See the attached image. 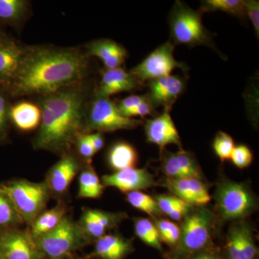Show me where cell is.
Instances as JSON below:
<instances>
[{"label": "cell", "mask_w": 259, "mask_h": 259, "mask_svg": "<svg viewBox=\"0 0 259 259\" xmlns=\"http://www.w3.org/2000/svg\"><path fill=\"white\" fill-rule=\"evenodd\" d=\"M66 212L64 204H58L53 208L40 213L30 225V233L34 241L55 229L66 217Z\"/></svg>", "instance_id": "obj_23"}, {"label": "cell", "mask_w": 259, "mask_h": 259, "mask_svg": "<svg viewBox=\"0 0 259 259\" xmlns=\"http://www.w3.org/2000/svg\"><path fill=\"white\" fill-rule=\"evenodd\" d=\"M22 223L23 221L9 197L0 187V231L11 229Z\"/></svg>", "instance_id": "obj_29"}, {"label": "cell", "mask_w": 259, "mask_h": 259, "mask_svg": "<svg viewBox=\"0 0 259 259\" xmlns=\"http://www.w3.org/2000/svg\"><path fill=\"white\" fill-rule=\"evenodd\" d=\"M145 131L148 142L159 146L161 149L170 144L182 146L180 134L170 112L163 111L155 118L146 121Z\"/></svg>", "instance_id": "obj_15"}, {"label": "cell", "mask_w": 259, "mask_h": 259, "mask_svg": "<svg viewBox=\"0 0 259 259\" xmlns=\"http://www.w3.org/2000/svg\"><path fill=\"white\" fill-rule=\"evenodd\" d=\"M9 117L20 131H33L40 125L41 111L32 102H20L10 109Z\"/></svg>", "instance_id": "obj_21"}, {"label": "cell", "mask_w": 259, "mask_h": 259, "mask_svg": "<svg viewBox=\"0 0 259 259\" xmlns=\"http://www.w3.org/2000/svg\"><path fill=\"white\" fill-rule=\"evenodd\" d=\"M141 84L130 72L122 68L106 69L102 74L96 97L109 98L115 94L131 91Z\"/></svg>", "instance_id": "obj_19"}, {"label": "cell", "mask_w": 259, "mask_h": 259, "mask_svg": "<svg viewBox=\"0 0 259 259\" xmlns=\"http://www.w3.org/2000/svg\"><path fill=\"white\" fill-rule=\"evenodd\" d=\"M41 120L33 141L35 149L64 153L85 130L86 94L79 85L44 95Z\"/></svg>", "instance_id": "obj_2"}, {"label": "cell", "mask_w": 259, "mask_h": 259, "mask_svg": "<svg viewBox=\"0 0 259 259\" xmlns=\"http://www.w3.org/2000/svg\"><path fill=\"white\" fill-rule=\"evenodd\" d=\"M148 97L154 107H163L171 111L172 106L185 89V82L180 76L169 75L148 81Z\"/></svg>", "instance_id": "obj_12"}, {"label": "cell", "mask_w": 259, "mask_h": 259, "mask_svg": "<svg viewBox=\"0 0 259 259\" xmlns=\"http://www.w3.org/2000/svg\"><path fill=\"white\" fill-rule=\"evenodd\" d=\"M241 238L246 259H254L256 250L249 228L241 226Z\"/></svg>", "instance_id": "obj_38"}, {"label": "cell", "mask_w": 259, "mask_h": 259, "mask_svg": "<svg viewBox=\"0 0 259 259\" xmlns=\"http://www.w3.org/2000/svg\"><path fill=\"white\" fill-rule=\"evenodd\" d=\"M175 45L168 41L158 47L151 52L142 62L131 70L130 74L141 83L165 77L171 75L177 69L186 73L188 67L185 63L177 61L174 56Z\"/></svg>", "instance_id": "obj_6"}, {"label": "cell", "mask_w": 259, "mask_h": 259, "mask_svg": "<svg viewBox=\"0 0 259 259\" xmlns=\"http://www.w3.org/2000/svg\"><path fill=\"white\" fill-rule=\"evenodd\" d=\"M86 240L78 223L66 216L55 229L35 240L37 248L52 258H62Z\"/></svg>", "instance_id": "obj_5"}, {"label": "cell", "mask_w": 259, "mask_h": 259, "mask_svg": "<svg viewBox=\"0 0 259 259\" xmlns=\"http://www.w3.org/2000/svg\"><path fill=\"white\" fill-rule=\"evenodd\" d=\"M131 248V243L122 236L105 234L97 240L95 253L102 259H123Z\"/></svg>", "instance_id": "obj_22"}, {"label": "cell", "mask_w": 259, "mask_h": 259, "mask_svg": "<svg viewBox=\"0 0 259 259\" xmlns=\"http://www.w3.org/2000/svg\"><path fill=\"white\" fill-rule=\"evenodd\" d=\"M41 254L30 232L13 228L0 232V259H40Z\"/></svg>", "instance_id": "obj_10"}, {"label": "cell", "mask_w": 259, "mask_h": 259, "mask_svg": "<svg viewBox=\"0 0 259 259\" xmlns=\"http://www.w3.org/2000/svg\"><path fill=\"white\" fill-rule=\"evenodd\" d=\"M76 144L79 154L86 159H90L96 153L94 150L88 134L80 135L76 139Z\"/></svg>", "instance_id": "obj_39"}, {"label": "cell", "mask_w": 259, "mask_h": 259, "mask_svg": "<svg viewBox=\"0 0 259 259\" xmlns=\"http://www.w3.org/2000/svg\"><path fill=\"white\" fill-rule=\"evenodd\" d=\"M25 48L8 37H0V85L10 90L18 73Z\"/></svg>", "instance_id": "obj_14"}, {"label": "cell", "mask_w": 259, "mask_h": 259, "mask_svg": "<svg viewBox=\"0 0 259 259\" xmlns=\"http://www.w3.org/2000/svg\"><path fill=\"white\" fill-rule=\"evenodd\" d=\"M105 187L93 167H88L79 177V198L98 199L103 194Z\"/></svg>", "instance_id": "obj_25"}, {"label": "cell", "mask_w": 259, "mask_h": 259, "mask_svg": "<svg viewBox=\"0 0 259 259\" xmlns=\"http://www.w3.org/2000/svg\"><path fill=\"white\" fill-rule=\"evenodd\" d=\"M154 108L155 107L153 106L148 97L147 100L140 104L139 106L136 107L134 110L127 112L125 117L132 118L133 117H144L146 116L152 115L154 112Z\"/></svg>", "instance_id": "obj_41"}, {"label": "cell", "mask_w": 259, "mask_h": 259, "mask_svg": "<svg viewBox=\"0 0 259 259\" xmlns=\"http://www.w3.org/2000/svg\"><path fill=\"white\" fill-rule=\"evenodd\" d=\"M80 169L77 160L69 154H64L49 170L46 182L50 192L62 194L69 188Z\"/></svg>", "instance_id": "obj_18"}, {"label": "cell", "mask_w": 259, "mask_h": 259, "mask_svg": "<svg viewBox=\"0 0 259 259\" xmlns=\"http://www.w3.org/2000/svg\"><path fill=\"white\" fill-rule=\"evenodd\" d=\"M202 14L209 12L221 11L243 20L247 18L244 1L242 0H205L199 10Z\"/></svg>", "instance_id": "obj_26"}, {"label": "cell", "mask_w": 259, "mask_h": 259, "mask_svg": "<svg viewBox=\"0 0 259 259\" xmlns=\"http://www.w3.org/2000/svg\"><path fill=\"white\" fill-rule=\"evenodd\" d=\"M215 194L218 211L226 221L241 219L255 208L254 197L243 184L223 182L218 187Z\"/></svg>", "instance_id": "obj_8"}, {"label": "cell", "mask_w": 259, "mask_h": 259, "mask_svg": "<svg viewBox=\"0 0 259 259\" xmlns=\"http://www.w3.org/2000/svg\"><path fill=\"white\" fill-rule=\"evenodd\" d=\"M88 50L103 62L107 69H117L125 62L127 51L125 48L110 39H99L90 42Z\"/></svg>", "instance_id": "obj_20"}, {"label": "cell", "mask_w": 259, "mask_h": 259, "mask_svg": "<svg viewBox=\"0 0 259 259\" xmlns=\"http://www.w3.org/2000/svg\"><path fill=\"white\" fill-rule=\"evenodd\" d=\"M104 187H114L123 193L141 191L155 185L153 176L146 168H127L102 177Z\"/></svg>", "instance_id": "obj_11"}, {"label": "cell", "mask_w": 259, "mask_h": 259, "mask_svg": "<svg viewBox=\"0 0 259 259\" xmlns=\"http://www.w3.org/2000/svg\"><path fill=\"white\" fill-rule=\"evenodd\" d=\"M230 159H231L235 166L240 168H245L251 164L253 161V153L248 146L239 145L235 146Z\"/></svg>", "instance_id": "obj_34"}, {"label": "cell", "mask_w": 259, "mask_h": 259, "mask_svg": "<svg viewBox=\"0 0 259 259\" xmlns=\"http://www.w3.org/2000/svg\"><path fill=\"white\" fill-rule=\"evenodd\" d=\"M148 95H132L126 97L123 100H120L117 105V109L121 115L125 116L127 112L134 110L136 107L139 106L140 104L147 100Z\"/></svg>", "instance_id": "obj_36"}, {"label": "cell", "mask_w": 259, "mask_h": 259, "mask_svg": "<svg viewBox=\"0 0 259 259\" xmlns=\"http://www.w3.org/2000/svg\"><path fill=\"white\" fill-rule=\"evenodd\" d=\"M136 236L145 243L156 249L161 250V241L155 223L146 218H139L135 223Z\"/></svg>", "instance_id": "obj_27"}, {"label": "cell", "mask_w": 259, "mask_h": 259, "mask_svg": "<svg viewBox=\"0 0 259 259\" xmlns=\"http://www.w3.org/2000/svg\"><path fill=\"white\" fill-rule=\"evenodd\" d=\"M190 205L189 204L185 203L182 204L180 207H177L176 209L171 211L168 214V217L171 218L174 221H180L184 216H186L187 213L190 211Z\"/></svg>", "instance_id": "obj_42"}, {"label": "cell", "mask_w": 259, "mask_h": 259, "mask_svg": "<svg viewBox=\"0 0 259 259\" xmlns=\"http://www.w3.org/2000/svg\"><path fill=\"white\" fill-rule=\"evenodd\" d=\"M155 200L157 202L158 208L161 212L165 213L168 215L171 211L180 207L182 204L187 203L182 199L177 198L175 196L161 195L156 196Z\"/></svg>", "instance_id": "obj_35"}, {"label": "cell", "mask_w": 259, "mask_h": 259, "mask_svg": "<svg viewBox=\"0 0 259 259\" xmlns=\"http://www.w3.org/2000/svg\"><path fill=\"white\" fill-rule=\"evenodd\" d=\"M138 153L132 145L127 142L116 143L109 150L107 161L115 171L135 168L137 164Z\"/></svg>", "instance_id": "obj_24"}, {"label": "cell", "mask_w": 259, "mask_h": 259, "mask_svg": "<svg viewBox=\"0 0 259 259\" xmlns=\"http://www.w3.org/2000/svg\"><path fill=\"white\" fill-rule=\"evenodd\" d=\"M9 111L6 99L4 95L0 93V139L6 135Z\"/></svg>", "instance_id": "obj_40"}, {"label": "cell", "mask_w": 259, "mask_h": 259, "mask_svg": "<svg viewBox=\"0 0 259 259\" xmlns=\"http://www.w3.org/2000/svg\"><path fill=\"white\" fill-rule=\"evenodd\" d=\"M52 259H64V258H52Z\"/></svg>", "instance_id": "obj_45"}, {"label": "cell", "mask_w": 259, "mask_h": 259, "mask_svg": "<svg viewBox=\"0 0 259 259\" xmlns=\"http://www.w3.org/2000/svg\"><path fill=\"white\" fill-rule=\"evenodd\" d=\"M0 187L9 197L23 222L30 226L44 211L50 194L46 182L19 180Z\"/></svg>", "instance_id": "obj_4"}, {"label": "cell", "mask_w": 259, "mask_h": 259, "mask_svg": "<svg viewBox=\"0 0 259 259\" xmlns=\"http://www.w3.org/2000/svg\"><path fill=\"white\" fill-rule=\"evenodd\" d=\"M161 241L169 245H177L180 241L181 228L168 220H157L155 223Z\"/></svg>", "instance_id": "obj_31"}, {"label": "cell", "mask_w": 259, "mask_h": 259, "mask_svg": "<svg viewBox=\"0 0 259 259\" xmlns=\"http://www.w3.org/2000/svg\"><path fill=\"white\" fill-rule=\"evenodd\" d=\"M235 148L234 141L231 136L220 131L213 141V149L216 155L222 161L230 159Z\"/></svg>", "instance_id": "obj_32"}, {"label": "cell", "mask_w": 259, "mask_h": 259, "mask_svg": "<svg viewBox=\"0 0 259 259\" xmlns=\"http://www.w3.org/2000/svg\"><path fill=\"white\" fill-rule=\"evenodd\" d=\"M202 15L182 2H175L169 16L170 34L175 44L189 47L205 46L216 50L212 34L202 23Z\"/></svg>", "instance_id": "obj_3"}, {"label": "cell", "mask_w": 259, "mask_h": 259, "mask_svg": "<svg viewBox=\"0 0 259 259\" xmlns=\"http://www.w3.org/2000/svg\"><path fill=\"white\" fill-rule=\"evenodd\" d=\"M27 10L28 3L24 0H0V20L7 23L20 21Z\"/></svg>", "instance_id": "obj_28"}, {"label": "cell", "mask_w": 259, "mask_h": 259, "mask_svg": "<svg viewBox=\"0 0 259 259\" xmlns=\"http://www.w3.org/2000/svg\"><path fill=\"white\" fill-rule=\"evenodd\" d=\"M123 217V214L120 213L87 209L83 211L78 225L86 239L97 240L105 236L109 230L117 226Z\"/></svg>", "instance_id": "obj_13"}, {"label": "cell", "mask_w": 259, "mask_h": 259, "mask_svg": "<svg viewBox=\"0 0 259 259\" xmlns=\"http://www.w3.org/2000/svg\"><path fill=\"white\" fill-rule=\"evenodd\" d=\"M245 13L251 21L257 37L259 36V2L256 0L244 1Z\"/></svg>", "instance_id": "obj_37"}, {"label": "cell", "mask_w": 259, "mask_h": 259, "mask_svg": "<svg viewBox=\"0 0 259 259\" xmlns=\"http://www.w3.org/2000/svg\"><path fill=\"white\" fill-rule=\"evenodd\" d=\"M212 223V213L205 208L197 209L185 216L177 243V253L188 255L203 248L209 241Z\"/></svg>", "instance_id": "obj_9"}, {"label": "cell", "mask_w": 259, "mask_h": 259, "mask_svg": "<svg viewBox=\"0 0 259 259\" xmlns=\"http://www.w3.org/2000/svg\"><path fill=\"white\" fill-rule=\"evenodd\" d=\"M164 186L174 196L190 205H204L211 200L207 187L198 179L167 178L164 181Z\"/></svg>", "instance_id": "obj_16"}, {"label": "cell", "mask_w": 259, "mask_h": 259, "mask_svg": "<svg viewBox=\"0 0 259 259\" xmlns=\"http://www.w3.org/2000/svg\"><path fill=\"white\" fill-rule=\"evenodd\" d=\"M162 170L168 179L202 178L198 164L192 155L182 150L178 153L164 152Z\"/></svg>", "instance_id": "obj_17"}, {"label": "cell", "mask_w": 259, "mask_h": 259, "mask_svg": "<svg viewBox=\"0 0 259 259\" xmlns=\"http://www.w3.org/2000/svg\"><path fill=\"white\" fill-rule=\"evenodd\" d=\"M88 135L92 145H93L94 150H95V152H98L103 148L104 143H105L102 133L96 132Z\"/></svg>", "instance_id": "obj_43"}, {"label": "cell", "mask_w": 259, "mask_h": 259, "mask_svg": "<svg viewBox=\"0 0 259 259\" xmlns=\"http://www.w3.org/2000/svg\"><path fill=\"white\" fill-rule=\"evenodd\" d=\"M88 65V57L76 49L25 48L9 91L14 96H44L78 85L86 74Z\"/></svg>", "instance_id": "obj_1"}, {"label": "cell", "mask_w": 259, "mask_h": 259, "mask_svg": "<svg viewBox=\"0 0 259 259\" xmlns=\"http://www.w3.org/2000/svg\"><path fill=\"white\" fill-rule=\"evenodd\" d=\"M126 200L135 208L149 215L157 216L161 213L155 199L141 191L129 192L126 196Z\"/></svg>", "instance_id": "obj_30"}, {"label": "cell", "mask_w": 259, "mask_h": 259, "mask_svg": "<svg viewBox=\"0 0 259 259\" xmlns=\"http://www.w3.org/2000/svg\"><path fill=\"white\" fill-rule=\"evenodd\" d=\"M228 253L230 259H246L241 238V226L235 227L228 236Z\"/></svg>", "instance_id": "obj_33"}, {"label": "cell", "mask_w": 259, "mask_h": 259, "mask_svg": "<svg viewBox=\"0 0 259 259\" xmlns=\"http://www.w3.org/2000/svg\"><path fill=\"white\" fill-rule=\"evenodd\" d=\"M190 259H218V258L215 255L212 254V253L203 252V253L194 255L193 258Z\"/></svg>", "instance_id": "obj_44"}, {"label": "cell", "mask_w": 259, "mask_h": 259, "mask_svg": "<svg viewBox=\"0 0 259 259\" xmlns=\"http://www.w3.org/2000/svg\"><path fill=\"white\" fill-rule=\"evenodd\" d=\"M141 123V120L121 115L117 105L110 98L96 97L86 113L85 129L100 133L114 132L135 128Z\"/></svg>", "instance_id": "obj_7"}]
</instances>
